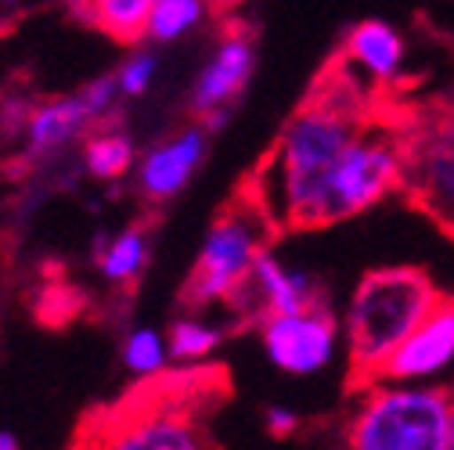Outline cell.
Wrapping results in <instances>:
<instances>
[{"instance_id": "obj_1", "label": "cell", "mask_w": 454, "mask_h": 450, "mask_svg": "<svg viewBox=\"0 0 454 450\" xmlns=\"http://www.w3.org/2000/svg\"><path fill=\"white\" fill-rule=\"evenodd\" d=\"M317 90L281 127L270 159L260 166L253 198L274 220V228H321V195L328 170L343 148L372 123L368 97L347 76V66L332 69Z\"/></svg>"}, {"instance_id": "obj_2", "label": "cell", "mask_w": 454, "mask_h": 450, "mask_svg": "<svg viewBox=\"0 0 454 450\" xmlns=\"http://www.w3.org/2000/svg\"><path fill=\"white\" fill-rule=\"evenodd\" d=\"M436 299V285L415 267H386L364 274L343 317L350 371L372 382L382 361L415 331Z\"/></svg>"}, {"instance_id": "obj_3", "label": "cell", "mask_w": 454, "mask_h": 450, "mask_svg": "<svg viewBox=\"0 0 454 450\" xmlns=\"http://www.w3.org/2000/svg\"><path fill=\"white\" fill-rule=\"evenodd\" d=\"M354 450H447L450 389L429 382H372L361 411L347 425Z\"/></svg>"}, {"instance_id": "obj_4", "label": "cell", "mask_w": 454, "mask_h": 450, "mask_svg": "<svg viewBox=\"0 0 454 450\" xmlns=\"http://www.w3.org/2000/svg\"><path fill=\"white\" fill-rule=\"evenodd\" d=\"M270 231H274V220L263 213L256 198H235L213 220V228L199 249V260L188 281V299L199 306L235 299L256 256L267 249Z\"/></svg>"}, {"instance_id": "obj_5", "label": "cell", "mask_w": 454, "mask_h": 450, "mask_svg": "<svg viewBox=\"0 0 454 450\" xmlns=\"http://www.w3.org/2000/svg\"><path fill=\"white\" fill-rule=\"evenodd\" d=\"M401 130V191L454 235V94Z\"/></svg>"}, {"instance_id": "obj_6", "label": "cell", "mask_w": 454, "mask_h": 450, "mask_svg": "<svg viewBox=\"0 0 454 450\" xmlns=\"http://www.w3.org/2000/svg\"><path fill=\"white\" fill-rule=\"evenodd\" d=\"M396 188H401V130L368 123L328 170L321 228L372 209Z\"/></svg>"}, {"instance_id": "obj_7", "label": "cell", "mask_w": 454, "mask_h": 450, "mask_svg": "<svg viewBox=\"0 0 454 450\" xmlns=\"http://www.w3.org/2000/svg\"><path fill=\"white\" fill-rule=\"evenodd\" d=\"M260 343L270 364L286 375H317L335 361L339 324L328 306L314 303L293 314H267Z\"/></svg>"}, {"instance_id": "obj_8", "label": "cell", "mask_w": 454, "mask_h": 450, "mask_svg": "<svg viewBox=\"0 0 454 450\" xmlns=\"http://www.w3.org/2000/svg\"><path fill=\"white\" fill-rule=\"evenodd\" d=\"M454 371V299H436V306L415 324V331L396 346L372 382H429L440 385Z\"/></svg>"}, {"instance_id": "obj_9", "label": "cell", "mask_w": 454, "mask_h": 450, "mask_svg": "<svg viewBox=\"0 0 454 450\" xmlns=\"http://www.w3.org/2000/svg\"><path fill=\"white\" fill-rule=\"evenodd\" d=\"M206 148H209V130L206 123H195L181 134H174L169 141L155 144L141 166H137V184L148 198L155 202H169V198H177L188 181L199 174V166L206 159Z\"/></svg>"}, {"instance_id": "obj_10", "label": "cell", "mask_w": 454, "mask_h": 450, "mask_svg": "<svg viewBox=\"0 0 454 450\" xmlns=\"http://www.w3.org/2000/svg\"><path fill=\"white\" fill-rule=\"evenodd\" d=\"M253 66H256V47L249 33H227L195 80V90H192L195 116L206 120L213 112H231V101L246 90Z\"/></svg>"}, {"instance_id": "obj_11", "label": "cell", "mask_w": 454, "mask_h": 450, "mask_svg": "<svg viewBox=\"0 0 454 450\" xmlns=\"http://www.w3.org/2000/svg\"><path fill=\"white\" fill-rule=\"evenodd\" d=\"M235 296H246L249 306L267 317V314H293L303 306L321 303L317 299V281L303 270H289L281 267V260H274L267 249L256 256L249 277L242 281V289Z\"/></svg>"}, {"instance_id": "obj_12", "label": "cell", "mask_w": 454, "mask_h": 450, "mask_svg": "<svg viewBox=\"0 0 454 450\" xmlns=\"http://www.w3.org/2000/svg\"><path fill=\"white\" fill-rule=\"evenodd\" d=\"M101 443L120 446V450H195L202 446V436H199V425L184 411L159 404L116 425L112 436H105Z\"/></svg>"}, {"instance_id": "obj_13", "label": "cell", "mask_w": 454, "mask_h": 450, "mask_svg": "<svg viewBox=\"0 0 454 450\" xmlns=\"http://www.w3.org/2000/svg\"><path fill=\"white\" fill-rule=\"evenodd\" d=\"M347 66H354L357 73H364L368 80L389 87L393 80H401L404 69V36L396 33L389 22L368 19L361 26H354V33L347 36Z\"/></svg>"}, {"instance_id": "obj_14", "label": "cell", "mask_w": 454, "mask_h": 450, "mask_svg": "<svg viewBox=\"0 0 454 450\" xmlns=\"http://www.w3.org/2000/svg\"><path fill=\"white\" fill-rule=\"evenodd\" d=\"M90 123H94V112L83 101V94L54 97V101H43L40 108H33V116L26 123V144H29L33 155L59 151L62 144L80 137Z\"/></svg>"}, {"instance_id": "obj_15", "label": "cell", "mask_w": 454, "mask_h": 450, "mask_svg": "<svg viewBox=\"0 0 454 450\" xmlns=\"http://www.w3.org/2000/svg\"><path fill=\"white\" fill-rule=\"evenodd\" d=\"M155 0H73L80 19L98 26L101 33L116 36L123 43H137L145 36V22Z\"/></svg>"}, {"instance_id": "obj_16", "label": "cell", "mask_w": 454, "mask_h": 450, "mask_svg": "<svg viewBox=\"0 0 454 450\" xmlns=\"http://www.w3.org/2000/svg\"><path fill=\"white\" fill-rule=\"evenodd\" d=\"M202 19H206V0H155L145 22V40L174 43L188 36Z\"/></svg>"}, {"instance_id": "obj_17", "label": "cell", "mask_w": 454, "mask_h": 450, "mask_svg": "<svg viewBox=\"0 0 454 450\" xmlns=\"http://www.w3.org/2000/svg\"><path fill=\"white\" fill-rule=\"evenodd\" d=\"M83 166L98 181H116L134 166V141L120 130H101V134L87 137Z\"/></svg>"}, {"instance_id": "obj_18", "label": "cell", "mask_w": 454, "mask_h": 450, "mask_svg": "<svg viewBox=\"0 0 454 450\" xmlns=\"http://www.w3.org/2000/svg\"><path fill=\"white\" fill-rule=\"evenodd\" d=\"M145 263H148V238L137 228L116 235L98 256V267H101L105 281H112V285H127V281L141 277Z\"/></svg>"}, {"instance_id": "obj_19", "label": "cell", "mask_w": 454, "mask_h": 450, "mask_svg": "<svg viewBox=\"0 0 454 450\" xmlns=\"http://www.w3.org/2000/svg\"><path fill=\"white\" fill-rule=\"evenodd\" d=\"M166 343H169V357L174 361H184V364L206 361L220 346V328H213L202 317H184V321H174Z\"/></svg>"}, {"instance_id": "obj_20", "label": "cell", "mask_w": 454, "mask_h": 450, "mask_svg": "<svg viewBox=\"0 0 454 450\" xmlns=\"http://www.w3.org/2000/svg\"><path fill=\"white\" fill-rule=\"evenodd\" d=\"M169 361H174V357H169V343L162 339L155 328H134V331L127 335V343H123V364H127L130 375L152 378V375H159Z\"/></svg>"}, {"instance_id": "obj_21", "label": "cell", "mask_w": 454, "mask_h": 450, "mask_svg": "<svg viewBox=\"0 0 454 450\" xmlns=\"http://www.w3.org/2000/svg\"><path fill=\"white\" fill-rule=\"evenodd\" d=\"M155 73H159L155 54L152 50H137L134 58H127V66L116 73L120 97H141V94H148V87L155 83Z\"/></svg>"}, {"instance_id": "obj_22", "label": "cell", "mask_w": 454, "mask_h": 450, "mask_svg": "<svg viewBox=\"0 0 454 450\" xmlns=\"http://www.w3.org/2000/svg\"><path fill=\"white\" fill-rule=\"evenodd\" d=\"M80 94H83V101L90 105L94 120H101V116H108V108L116 105V97H120V83H116V76H101V80H94L90 87H83Z\"/></svg>"}, {"instance_id": "obj_23", "label": "cell", "mask_w": 454, "mask_h": 450, "mask_svg": "<svg viewBox=\"0 0 454 450\" xmlns=\"http://www.w3.org/2000/svg\"><path fill=\"white\" fill-rule=\"evenodd\" d=\"M263 425H267V432H270L274 439H286V436H293V432L300 429V418H296V411H289V407L270 404L267 415H263Z\"/></svg>"}, {"instance_id": "obj_24", "label": "cell", "mask_w": 454, "mask_h": 450, "mask_svg": "<svg viewBox=\"0 0 454 450\" xmlns=\"http://www.w3.org/2000/svg\"><path fill=\"white\" fill-rule=\"evenodd\" d=\"M22 446V439L15 436V432H8V429H0V450H19Z\"/></svg>"}, {"instance_id": "obj_25", "label": "cell", "mask_w": 454, "mask_h": 450, "mask_svg": "<svg viewBox=\"0 0 454 450\" xmlns=\"http://www.w3.org/2000/svg\"><path fill=\"white\" fill-rule=\"evenodd\" d=\"M447 450H454V392H450V446Z\"/></svg>"}, {"instance_id": "obj_26", "label": "cell", "mask_w": 454, "mask_h": 450, "mask_svg": "<svg viewBox=\"0 0 454 450\" xmlns=\"http://www.w3.org/2000/svg\"><path fill=\"white\" fill-rule=\"evenodd\" d=\"M4 4H12V0H4Z\"/></svg>"}]
</instances>
